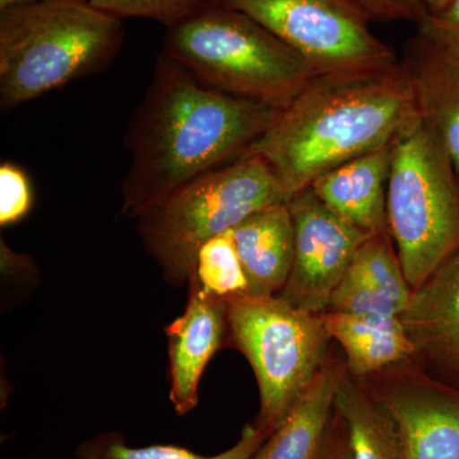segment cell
I'll return each instance as SVG.
<instances>
[{"label":"cell","mask_w":459,"mask_h":459,"mask_svg":"<svg viewBox=\"0 0 459 459\" xmlns=\"http://www.w3.org/2000/svg\"><path fill=\"white\" fill-rule=\"evenodd\" d=\"M388 231L404 274L418 289L459 250V175L418 117L392 146Z\"/></svg>","instance_id":"6"},{"label":"cell","mask_w":459,"mask_h":459,"mask_svg":"<svg viewBox=\"0 0 459 459\" xmlns=\"http://www.w3.org/2000/svg\"><path fill=\"white\" fill-rule=\"evenodd\" d=\"M86 2L120 20L147 18L169 29L214 0H86Z\"/></svg>","instance_id":"22"},{"label":"cell","mask_w":459,"mask_h":459,"mask_svg":"<svg viewBox=\"0 0 459 459\" xmlns=\"http://www.w3.org/2000/svg\"><path fill=\"white\" fill-rule=\"evenodd\" d=\"M162 54L205 86L280 110L318 75L261 23L219 0L169 27Z\"/></svg>","instance_id":"4"},{"label":"cell","mask_w":459,"mask_h":459,"mask_svg":"<svg viewBox=\"0 0 459 459\" xmlns=\"http://www.w3.org/2000/svg\"><path fill=\"white\" fill-rule=\"evenodd\" d=\"M346 374V360L332 350L312 385L292 404L253 459L316 458L333 413L338 386Z\"/></svg>","instance_id":"17"},{"label":"cell","mask_w":459,"mask_h":459,"mask_svg":"<svg viewBox=\"0 0 459 459\" xmlns=\"http://www.w3.org/2000/svg\"><path fill=\"white\" fill-rule=\"evenodd\" d=\"M188 285L198 286L205 294L228 303L247 296L249 283L232 230L217 235L201 247Z\"/></svg>","instance_id":"21"},{"label":"cell","mask_w":459,"mask_h":459,"mask_svg":"<svg viewBox=\"0 0 459 459\" xmlns=\"http://www.w3.org/2000/svg\"><path fill=\"white\" fill-rule=\"evenodd\" d=\"M400 425L406 459H459V388L415 360L364 377Z\"/></svg>","instance_id":"10"},{"label":"cell","mask_w":459,"mask_h":459,"mask_svg":"<svg viewBox=\"0 0 459 459\" xmlns=\"http://www.w3.org/2000/svg\"><path fill=\"white\" fill-rule=\"evenodd\" d=\"M287 204L271 166L247 155L190 181L137 217L138 235L166 282L188 285L201 247L267 205Z\"/></svg>","instance_id":"5"},{"label":"cell","mask_w":459,"mask_h":459,"mask_svg":"<svg viewBox=\"0 0 459 459\" xmlns=\"http://www.w3.org/2000/svg\"><path fill=\"white\" fill-rule=\"evenodd\" d=\"M451 2H453V0H422V3H424L425 7L428 9L429 14L442 11V9L446 7Z\"/></svg>","instance_id":"27"},{"label":"cell","mask_w":459,"mask_h":459,"mask_svg":"<svg viewBox=\"0 0 459 459\" xmlns=\"http://www.w3.org/2000/svg\"><path fill=\"white\" fill-rule=\"evenodd\" d=\"M280 111L205 86L160 54L124 138L131 166L120 214L137 219L190 181L247 156Z\"/></svg>","instance_id":"1"},{"label":"cell","mask_w":459,"mask_h":459,"mask_svg":"<svg viewBox=\"0 0 459 459\" xmlns=\"http://www.w3.org/2000/svg\"><path fill=\"white\" fill-rule=\"evenodd\" d=\"M334 409L346 424L353 459H406L400 425L367 379L347 371Z\"/></svg>","instance_id":"19"},{"label":"cell","mask_w":459,"mask_h":459,"mask_svg":"<svg viewBox=\"0 0 459 459\" xmlns=\"http://www.w3.org/2000/svg\"><path fill=\"white\" fill-rule=\"evenodd\" d=\"M314 459H353L346 424L336 409Z\"/></svg>","instance_id":"26"},{"label":"cell","mask_w":459,"mask_h":459,"mask_svg":"<svg viewBox=\"0 0 459 459\" xmlns=\"http://www.w3.org/2000/svg\"><path fill=\"white\" fill-rule=\"evenodd\" d=\"M170 401L184 416L199 403V385L208 362L222 349L229 332L228 301L189 285L186 310L165 329Z\"/></svg>","instance_id":"12"},{"label":"cell","mask_w":459,"mask_h":459,"mask_svg":"<svg viewBox=\"0 0 459 459\" xmlns=\"http://www.w3.org/2000/svg\"><path fill=\"white\" fill-rule=\"evenodd\" d=\"M418 117L401 60L377 71L318 74L247 155L271 166L289 202L332 169L394 143Z\"/></svg>","instance_id":"2"},{"label":"cell","mask_w":459,"mask_h":459,"mask_svg":"<svg viewBox=\"0 0 459 459\" xmlns=\"http://www.w3.org/2000/svg\"><path fill=\"white\" fill-rule=\"evenodd\" d=\"M287 204L295 229L294 262L279 295L307 312H327L332 294L371 235L332 212L310 186Z\"/></svg>","instance_id":"9"},{"label":"cell","mask_w":459,"mask_h":459,"mask_svg":"<svg viewBox=\"0 0 459 459\" xmlns=\"http://www.w3.org/2000/svg\"><path fill=\"white\" fill-rule=\"evenodd\" d=\"M401 318L416 364L459 388V250L413 290Z\"/></svg>","instance_id":"11"},{"label":"cell","mask_w":459,"mask_h":459,"mask_svg":"<svg viewBox=\"0 0 459 459\" xmlns=\"http://www.w3.org/2000/svg\"><path fill=\"white\" fill-rule=\"evenodd\" d=\"M33 2V0H0V8L9 7V5L21 4V3Z\"/></svg>","instance_id":"28"},{"label":"cell","mask_w":459,"mask_h":459,"mask_svg":"<svg viewBox=\"0 0 459 459\" xmlns=\"http://www.w3.org/2000/svg\"><path fill=\"white\" fill-rule=\"evenodd\" d=\"M389 232L371 235L359 247L329 301L331 312L402 316L412 298Z\"/></svg>","instance_id":"13"},{"label":"cell","mask_w":459,"mask_h":459,"mask_svg":"<svg viewBox=\"0 0 459 459\" xmlns=\"http://www.w3.org/2000/svg\"><path fill=\"white\" fill-rule=\"evenodd\" d=\"M246 271L247 296L279 295L294 262L295 229L289 204L267 205L232 229Z\"/></svg>","instance_id":"16"},{"label":"cell","mask_w":459,"mask_h":459,"mask_svg":"<svg viewBox=\"0 0 459 459\" xmlns=\"http://www.w3.org/2000/svg\"><path fill=\"white\" fill-rule=\"evenodd\" d=\"M401 65L422 122L437 135L459 175V62L425 36L407 42Z\"/></svg>","instance_id":"14"},{"label":"cell","mask_w":459,"mask_h":459,"mask_svg":"<svg viewBox=\"0 0 459 459\" xmlns=\"http://www.w3.org/2000/svg\"><path fill=\"white\" fill-rule=\"evenodd\" d=\"M229 340L246 356L259 391L255 421L272 433L332 352L323 314L280 295L244 296L228 303Z\"/></svg>","instance_id":"7"},{"label":"cell","mask_w":459,"mask_h":459,"mask_svg":"<svg viewBox=\"0 0 459 459\" xmlns=\"http://www.w3.org/2000/svg\"><path fill=\"white\" fill-rule=\"evenodd\" d=\"M268 437L270 433L265 429L250 422L241 430L237 444L228 451L202 455L171 444L131 446L122 434L107 431L83 440L75 449V459H253Z\"/></svg>","instance_id":"20"},{"label":"cell","mask_w":459,"mask_h":459,"mask_svg":"<svg viewBox=\"0 0 459 459\" xmlns=\"http://www.w3.org/2000/svg\"><path fill=\"white\" fill-rule=\"evenodd\" d=\"M360 9L371 22H416L428 17L422 0H349Z\"/></svg>","instance_id":"25"},{"label":"cell","mask_w":459,"mask_h":459,"mask_svg":"<svg viewBox=\"0 0 459 459\" xmlns=\"http://www.w3.org/2000/svg\"><path fill=\"white\" fill-rule=\"evenodd\" d=\"M392 146L350 160L310 186L332 212L368 235L389 232L386 197Z\"/></svg>","instance_id":"15"},{"label":"cell","mask_w":459,"mask_h":459,"mask_svg":"<svg viewBox=\"0 0 459 459\" xmlns=\"http://www.w3.org/2000/svg\"><path fill=\"white\" fill-rule=\"evenodd\" d=\"M261 23L316 74L377 71L400 63L349 0H219Z\"/></svg>","instance_id":"8"},{"label":"cell","mask_w":459,"mask_h":459,"mask_svg":"<svg viewBox=\"0 0 459 459\" xmlns=\"http://www.w3.org/2000/svg\"><path fill=\"white\" fill-rule=\"evenodd\" d=\"M31 183L22 169L12 162L0 165V225H14L25 219L32 207Z\"/></svg>","instance_id":"23"},{"label":"cell","mask_w":459,"mask_h":459,"mask_svg":"<svg viewBox=\"0 0 459 459\" xmlns=\"http://www.w3.org/2000/svg\"><path fill=\"white\" fill-rule=\"evenodd\" d=\"M322 314L329 336L342 350L350 376L364 379L415 359V346L401 316Z\"/></svg>","instance_id":"18"},{"label":"cell","mask_w":459,"mask_h":459,"mask_svg":"<svg viewBox=\"0 0 459 459\" xmlns=\"http://www.w3.org/2000/svg\"><path fill=\"white\" fill-rule=\"evenodd\" d=\"M419 33L459 62V0H453L437 13L428 14L419 25Z\"/></svg>","instance_id":"24"},{"label":"cell","mask_w":459,"mask_h":459,"mask_svg":"<svg viewBox=\"0 0 459 459\" xmlns=\"http://www.w3.org/2000/svg\"><path fill=\"white\" fill-rule=\"evenodd\" d=\"M123 41L122 20L86 0L0 8V110L9 113L104 71Z\"/></svg>","instance_id":"3"}]
</instances>
